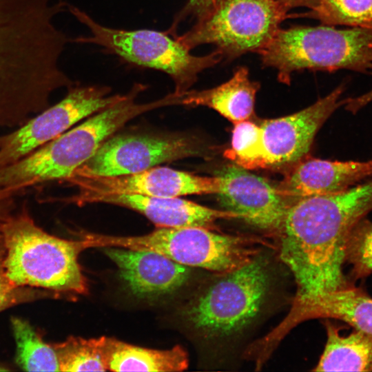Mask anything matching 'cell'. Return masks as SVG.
Instances as JSON below:
<instances>
[{
  "label": "cell",
  "instance_id": "obj_1",
  "mask_svg": "<svg viewBox=\"0 0 372 372\" xmlns=\"http://www.w3.org/2000/svg\"><path fill=\"white\" fill-rule=\"evenodd\" d=\"M371 210L372 180L291 204L276 236L280 258L297 285L293 302L353 285L343 271L347 244L354 227Z\"/></svg>",
  "mask_w": 372,
  "mask_h": 372
},
{
  "label": "cell",
  "instance_id": "obj_2",
  "mask_svg": "<svg viewBox=\"0 0 372 372\" xmlns=\"http://www.w3.org/2000/svg\"><path fill=\"white\" fill-rule=\"evenodd\" d=\"M144 90V85H134L120 101L98 112L18 161L0 169V189L22 192L38 184L65 180L127 122L148 111L178 105V97L174 93L152 102L136 103V98Z\"/></svg>",
  "mask_w": 372,
  "mask_h": 372
},
{
  "label": "cell",
  "instance_id": "obj_3",
  "mask_svg": "<svg viewBox=\"0 0 372 372\" xmlns=\"http://www.w3.org/2000/svg\"><path fill=\"white\" fill-rule=\"evenodd\" d=\"M6 276L15 285L57 294H85L87 282L78 261L80 240L52 236L39 227L26 208L0 220Z\"/></svg>",
  "mask_w": 372,
  "mask_h": 372
},
{
  "label": "cell",
  "instance_id": "obj_4",
  "mask_svg": "<svg viewBox=\"0 0 372 372\" xmlns=\"http://www.w3.org/2000/svg\"><path fill=\"white\" fill-rule=\"evenodd\" d=\"M262 65L278 70V80L304 70H372V30L351 27L294 26L279 29L261 52Z\"/></svg>",
  "mask_w": 372,
  "mask_h": 372
},
{
  "label": "cell",
  "instance_id": "obj_5",
  "mask_svg": "<svg viewBox=\"0 0 372 372\" xmlns=\"http://www.w3.org/2000/svg\"><path fill=\"white\" fill-rule=\"evenodd\" d=\"M71 13L89 30L88 37L76 42L99 45L130 64L161 71L174 83V93L182 95L196 82L202 71L223 58L216 50L198 56L167 32L127 30L104 26L85 12L70 6Z\"/></svg>",
  "mask_w": 372,
  "mask_h": 372
},
{
  "label": "cell",
  "instance_id": "obj_6",
  "mask_svg": "<svg viewBox=\"0 0 372 372\" xmlns=\"http://www.w3.org/2000/svg\"><path fill=\"white\" fill-rule=\"evenodd\" d=\"M271 285L267 261L256 256L220 273L185 307L188 324L207 337H227L247 327L258 315Z\"/></svg>",
  "mask_w": 372,
  "mask_h": 372
},
{
  "label": "cell",
  "instance_id": "obj_7",
  "mask_svg": "<svg viewBox=\"0 0 372 372\" xmlns=\"http://www.w3.org/2000/svg\"><path fill=\"white\" fill-rule=\"evenodd\" d=\"M287 10L278 0H223L181 35H172L188 50L213 44L229 59L261 52L273 39Z\"/></svg>",
  "mask_w": 372,
  "mask_h": 372
},
{
  "label": "cell",
  "instance_id": "obj_8",
  "mask_svg": "<svg viewBox=\"0 0 372 372\" xmlns=\"http://www.w3.org/2000/svg\"><path fill=\"white\" fill-rule=\"evenodd\" d=\"M110 92L106 86H72L59 103L34 115L15 130L0 135V169L18 161L81 119L125 96L110 95Z\"/></svg>",
  "mask_w": 372,
  "mask_h": 372
},
{
  "label": "cell",
  "instance_id": "obj_9",
  "mask_svg": "<svg viewBox=\"0 0 372 372\" xmlns=\"http://www.w3.org/2000/svg\"><path fill=\"white\" fill-rule=\"evenodd\" d=\"M203 153L200 142L188 135H112L72 175L112 176L134 174L163 163L202 156Z\"/></svg>",
  "mask_w": 372,
  "mask_h": 372
},
{
  "label": "cell",
  "instance_id": "obj_10",
  "mask_svg": "<svg viewBox=\"0 0 372 372\" xmlns=\"http://www.w3.org/2000/svg\"><path fill=\"white\" fill-rule=\"evenodd\" d=\"M65 181L76 186L79 192L65 200L77 205L90 199L112 194H136L152 197H180L192 194H216L218 178L194 175L166 167L125 175L81 176L72 175Z\"/></svg>",
  "mask_w": 372,
  "mask_h": 372
},
{
  "label": "cell",
  "instance_id": "obj_11",
  "mask_svg": "<svg viewBox=\"0 0 372 372\" xmlns=\"http://www.w3.org/2000/svg\"><path fill=\"white\" fill-rule=\"evenodd\" d=\"M224 210L255 227L276 234L292 203L266 179L238 165H227L216 176Z\"/></svg>",
  "mask_w": 372,
  "mask_h": 372
},
{
  "label": "cell",
  "instance_id": "obj_12",
  "mask_svg": "<svg viewBox=\"0 0 372 372\" xmlns=\"http://www.w3.org/2000/svg\"><path fill=\"white\" fill-rule=\"evenodd\" d=\"M343 84L311 105L260 125L269 167L299 162L309 151L322 124L342 104Z\"/></svg>",
  "mask_w": 372,
  "mask_h": 372
},
{
  "label": "cell",
  "instance_id": "obj_13",
  "mask_svg": "<svg viewBox=\"0 0 372 372\" xmlns=\"http://www.w3.org/2000/svg\"><path fill=\"white\" fill-rule=\"evenodd\" d=\"M102 249L116 265L128 291L138 298L152 300L172 295L189 280V267L158 252L116 247Z\"/></svg>",
  "mask_w": 372,
  "mask_h": 372
},
{
  "label": "cell",
  "instance_id": "obj_14",
  "mask_svg": "<svg viewBox=\"0 0 372 372\" xmlns=\"http://www.w3.org/2000/svg\"><path fill=\"white\" fill-rule=\"evenodd\" d=\"M372 176V160L338 161L318 158L297 164L279 189L287 198H296L335 194Z\"/></svg>",
  "mask_w": 372,
  "mask_h": 372
},
{
  "label": "cell",
  "instance_id": "obj_15",
  "mask_svg": "<svg viewBox=\"0 0 372 372\" xmlns=\"http://www.w3.org/2000/svg\"><path fill=\"white\" fill-rule=\"evenodd\" d=\"M104 203L139 212L157 227H203L211 229L217 220L238 218L226 210L209 208L178 197H152L136 194H112L94 197L87 203Z\"/></svg>",
  "mask_w": 372,
  "mask_h": 372
},
{
  "label": "cell",
  "instance_id": "obj_16",
  "mask_svg": "<svg viewBox=\"0 0 372 372\" xmlns=\"http://www.w3.org/2000/svg\"><path fill=\"white\" fill-rule=\"evenodd\" d=\"M316 318L338 319L372 336V298L363 289L351 285L293 303L282 324L289 330L302 321Z\"/></svg>",
  "mask_w": 372,
  "mask_h": 372
},
{
  "label": "cell",
  "instance_id": "obj_17",
  "mask_svg": "<svg viewBox=\"0 0 372 372\" xmlns=\"http://www.w3.org/2000/svg\"><path fill=\"white\" fill-rule=\"evenodd\" d=\"M259 87L258 82L250 79L248 69L241 66L229 81L218 86L200 91H187L182 95L181 105L212 108L236 123L248 120L254 114Z\"/></svg>",
  "mask_w": 372,
  "mask_h": 372
},
{
  "label": "cell",
  "instance_id": "obj_18",
  "mask_svg": "<svg viewBox=\"0 0 372 372\" xmlns=\"http://www.w3.org/2000/svg\"><path fill=\"white\" fill-rule=\"evenodd\" d=\"M107 371H181L188 367L187 352L179 345L159 350L130 344L117 339L99 338Z\"/></svg>",
  "mask_w": 372,
  "mask_h": 372
},
{
  "label": "cell",
  "instance_id": "obj_19",
  "mask_svg": "<svg viewBox=\"0 0 372 372\" xmlns=\"http://www.w3.org/2000/svg\"><path fill=\"white\" fill-rule=\"evenodd\" d=\"M327 340L315 371H372V336L354 329L347 335L327 322Z\"/></svg>",
  "mask_w": 372,
  "mask_h": 372
},
{
  "label": "cell",
  "instance_id": "obj_20",
  "mask_svg": "<svg viewBox=\"0 0 372 372\" xmlns=\"http://www.w3.org/2000/svg\"><path fill=\"white\" fill-rule=\"evenodd\" d=\"M11 324L16 342V362L23 370L60 371L59 359L53 345L45 342L27 321L12 318Z\"/></svg>",
  "mask_w": 372,
  "mask_h": 372
},
{
  "label": "cell",
  "instance_id": "obj_21",
  "mask_svg": "<svg viewBox=\"0 0 372 372\" xmlns=\"http://www.w3.org/2000/svg\"><path fill=\"white\" fill-rule=\"evenodd\" d=\"M225 155L246 169L269 167L260 126L248 120L234 123L231 147Z\"/></svg>",
  "mask_w": 372,
  "mask_h": 372
},
{
  "label": "cell",
  "instance_id": "obj_22",
  "mask_svg": "<svg viewBox=\"0 0 372 372\" xmlns=\"http://www.w3.org/2000/svg\"><path fill=\"white\" fill-rule=\"evenodd\" d=\"M326 25H342L372 30V0H322L301 14Z\"/></svg>",
  "mask_w": 372,
  "mask_h": 372
},
{
  "label": "cell",
  "instance_id": "obj_23",
  "mask_svg": "<svg viewBox=\"0 0 372 372\" xmlns=\"http://www.w3.org/2000/svg\"><path fill=\"white\" fill-rule=\"evenodd\" d=\"M57 354L60 371H107L99 338L70 336L52 344Z\"/></svg>",
  "mask_w": 372,
  "mask_h": 372
},
{
  "label": "cell",
  "instance_id": "obj_24",
  "mask_svg": "<svg viewBox=\"0 0 372 372\" xmlns=\"http://www.w3.org/2000/svg\"><path fill=\"white\" fill-rule=\"evenodd\" d=\"M351 266L353 279L364 278L372 273V222L360 220L349 237L345 263Z\"/></svg>",
  "mask_w": 372,
  "mask_h": 372
},
{
  "label": "cell",
  "instance_id": "obj_25",
  "mask_svg": "<svg viewBox=\"0 0 372 372\" xmlns=\"http://www.w3.org/2000/svg\"><path fill=\"white\" fill-rule=\"evenodd\" d=\"M3 257L4 249L0 240V312L20 303L59 295L50 291L37 290L13 284L6 276Z\"/></svg>",
  "mask_w": 372,
  "mask_h": 372
},
{
  "label": "cell",
  "instance_id": "obj_26",
  "mask_svg": "<svg viewBox=\"0 0 372 372\" xmlns=\"http://www.w3.org/2000/svg\"><path fill=\"white\" fill-rule=\"evenodd\" d=\"M223 0H188L183 8L174 19L172 28L167 31L174 34L179 23L188 17L196 20L203 17L214 10Z\"/></svg>",
  "mask_w": 372,
  "mask_h": 372
},
{
  "label": "cell",
  "instance_id": "obj_27",
  "mask_svg": "<svg viewBox=\"0 0 372 372\" xmlns=\"http://www.w3.org/2000/svg\"><path fill=\"white\" fill-rule=\"evenodd\" d=\"M372 101V89L354 98L344 99L346 110L356 113Z\"/></svg>",
  "mask_w": 372,
  "mask_h": 372
},
{
  "label": "cell",
  "instance_id": "obj_28",
  "mask_svg": "<svg viewBox=\"0 0 372 372\" xmlns=\"http://www.w3.org/2000/svg\"><path fill=\"white\" fill-rule=\"evenodd\" d=\"M287 10L296 7H306L313 9L322 0H278Z\"/></svg>",
  "mask_w": 372,
  "mask_h": 372
},
{
  "label": "cell",
  "instance_id": "obj_29",
  "mask_svg": "<svg viewBox=\"0 0 372 372\" xmlns=\"http://www.w3.org/2000/svg\"><path fill=\"white\" fill-rule=\"evenodd\" d=\"M6 39L3 26L0 19V83L3 74L6 59Z\"/></svg>",
  "mask_w": 372,
  "mask_h": 372
},
{
  "label": "cell",
  "instance_id": "obj_30",
  "mask_svg": "<svg viewBox=\"0 0 372 372\" xmlns=\"http://www.w3.org/2000/svg\"><path fill=\"white\" fill-rule=\"evenodd\" d=\"M11 191L10 189H0V195L1 194H3L4 193H6L8 192H10Z\"/></svg>",
  "mask_w": 372,
  "mask_h": 372
}]
</instances>
